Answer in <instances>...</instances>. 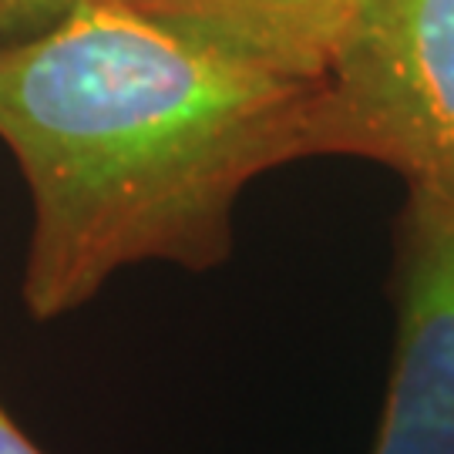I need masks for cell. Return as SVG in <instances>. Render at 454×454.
Wrapping results in <instances>:
<instances>
[{
	"label": "cell",
	"instance_id": "5b68a950",
	"mask_svg": "<svg viewBox=\"0 0 454 454\" xmlns=\"http://www.w3.org/2000/svg\"><path fill=\"white\" fill-rule=\"evenodd\" d=\"M82 0H0V44L48 31Z\"/></svg>",
	"mask_w": 454,
	"mask_h": 454
},
{
	"label": "cell",
	"instance_id": "3957f363",
	"mask_svg": "<svg viewBox=\"0 0 454 454\" xmlns=\"http://www.w3.org/2000/svg\"><path fill=\"white\" fill-rule=\"evenodd\" d=\"M387 290L394 343L371 454H454V202L407 189Z\"/></svg>",
	"mask_w": 454,
	"mask_h": 454
},
{
	"label": "cell",
	"instance_id": "8992f818",
	"mask_svg": "<svg viewBox=\"0 0 454 454\" xmlns=\"http://www.w3.org/2000/svg\"><path fill=\"white\" fill-rule=\"evenodd\" d=\"M0 454H48L24 434V427L4 411V404H0Z\"/></svg>",
	"mask_w": 454,
	"mask_h": 454
},
{
	"label": "cell",
	"instance_id": "6da1fadb",
	"mask_svg": "<svg viewBox=\"0 0 454 454\" xmlns=\"http://www.w3.org/2000/svg\"><path fill=\"white\" fill-rule=\"evenodd\" d=\"M317 98L320 78L239 61L112 0L0 44V142L31 195L27 313L51 324L148 262L226 266L246 189L317 159Z\"/></svg>",
	"mask_w": 454,
	"mask_h": 454
},
{
	"label": "cell",
	"instance_id": "7a4b0ae2",
	"mask_svg": "<svg viewBox=\"0 0 454 454\" xmlns=\"http://www.w3.org/2000/svg\"><path fill=\"white\" fill-rule=\"evenodd\" d=\"M454 202V0H350L317 98V159Z\"/></svg>",
	"mask_w": 454,
	"mask_h": 454
},
{
	"label": "cell",
	"instance_id": "277c9868",
	"mask_svg": "<svg viewBox=\"0 0 454 454\" xmlns=\"http://www.w3.org/2000/svg\"><path fill=\"white\" fill-rule=\"evenodd\" d=\"M145 20L290 78H324L350 0H112Z\"/></svg>",
	"mask_w": 454,
	"mask_h": 454
}]
</instances>
